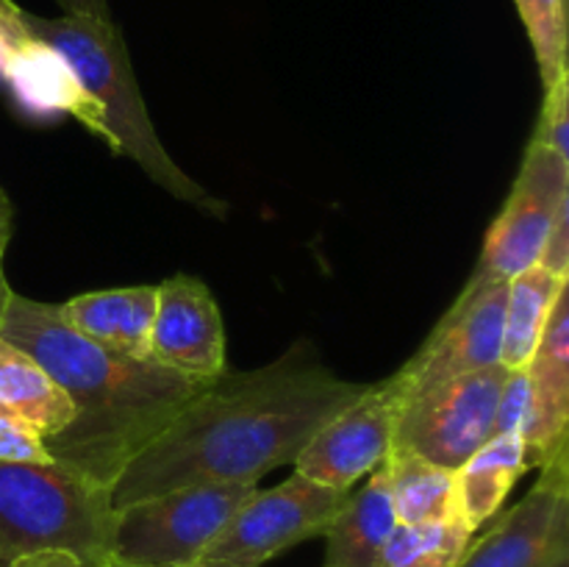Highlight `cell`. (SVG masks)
<instances>
[{
    "label": "cell",
    "instance_id": "obj_1",
    "mask_svg": "<svg viewBox=\"0 0 569 567\" xmlns=\"http://www.w3.org/2000/svg\"><path fill=\"white\" fill-rule=\"evenodd\" d=\"M367 384L326 370L298 345L259 370L217 376L111 487V506L192 484H259L300 450Z\"/></svg>",
    "mask_w": 569,
    "mask_h": 567
},
{
    "label": "cell",
    "instance_id": "obj_2",
    "mask_svg": "<svg viewBox=\"0 0 569 567\" xmlns=\"http://www.w3.org/2000/svg\"><path fill=\"white\" fill-rule=\"evenodd\" d=\"M0 337L33 356L70 398L72 420L42 439L50 459L109 493L133 456L211 384L111 354L67 326L59 304L14 289L0 309Z\"/></svg>",
    "mask_w": 569,
    "mask_h": 567
},
{
    "label": "cell",
    "instance_id": "obj_3",
    "mask_svg": "<svg viewBox=\"0 0 569 567\" xmlns=\"http://www.w3.org/2000/svg\"><path fill=\"white\" fill-rule=\"evenodd\" d=\"M22 20L33 42L59 59L78 92L92 103L98 131L109 139L114 153L137 161L144 176L172 198L217 220L226 217L228 206L183 172L161 145L133 76L126 37L114 20L37 17L28 11H22Z\"/></svg>",
    "mask_w": 569,
    "mask_h": 567
},
{
    "label": "cell",
    "instance_id": "obj_4",
    "mask_svg": "<svg viewBox=\"0 0 569 567\" xmlns=\"http://www.w3.org/2000/svg\"><path fill=\"white\" fill-rule=\"evenodd\" d=\"M109 489L59 461H0V565L39 548H64L87 567L111 559Z\"/></svg>",
    "mask_w": 569,
    "mask_h": 567
},
{
    "label": "cell",
    "instance_id": "obj_5",
    "mask_svg": "<svg viewBox=\"0 0 569 567\" xmlns=\"http://www.w3.org/2000/svg\"><path fill=\"white\" fill-rule=\"evenodd\" d=\"M259 484H192L114 509L111 559L192 567Z\"/></svg>",
    "mask_w": 569,
    "mask_h": 567
},
{
    "label": "cell",
    "instance_id": "obj_6",
    "mask_svg": "<svg viewBox=\"0 0 569 567\" xmlns=\"http://www.w3.org/2000/svg\"><path fill=\"white\" fill-rule=\"evenodd\" d=\"M348 493L295 472L272 489L248 495L198 565L261 567L283 550L326 534Z\"/></svg>",
    "mask_w": 569,
    "mask_h": 567
},
{
    "label": "cell",
    "instance_id": "obj_7",
    "mask_svg": "<svg viewBox=\"0 0 569 567\" xmlns=\"http://www.w3.org/2000/svg\"><path fill=\"white\" fill-rule=\"evenodd\" d=\"M506 376L509 370L498 365L409 398L400 409L392 448L459 470L495 437V411Z\"/></svg>",
    "mask_w": 569,
    "mask_h": 567
},
{
    "label": "cell",
    "instance_id": "obj_8",
    "mask_svg": "<svg viewBox=\"0 0 569 567\" xmlns=\"http://www.w3.org/2000/svg\"><path fill=\"white\" fill-rule=\"evenodd\" d=\"M567 200L569 159L531 139L511 195L487 231L472 281H509L537 265L556 215Z\"/></svg>",
    "mask_w": 569,
    "mask_h": 567
},
{
    "label": "cell",
    "instance_id": "obj_9",
    "mask_svg": "<svg viewBox=\"0 0 569 567\" xmlns=\"http://www.w3.org/2000/svg\"><path fill=\"white\" fill-rule=\"evenodd\" d=\"M509 281H467L431 337L395 376L406 389V400L467 372L500 365L503 315Z\"/></svg>",
    "mask_w": 569,
    "mask_h": 567
},
{
    "label": "cell",
    "instance_id": "obj_10",
    "mask_svg": "<svg viewBox=\"0 0 569 567\" xmlns=\"http://www.w3.org/2000/svg\"><path fill=\"white\" fill-rule=\"evenodd\" d=\"M403 404L406 389L395 372L383 381L367 384L365 392L342 406L300 450L295 472L350 493L359 478L389 456Z\"/></svg>",
    "mask_w": 569,
    "mask_h": 567
},
{
    "label": "cell",
    "instance_id": "obj_11",
    "mask_svg": "<svg viewBox=\"0 0 569 567\" xmlns=\"http://www.w3.org/2000/svg\"><path fill=\"white\" fill-rule=\"evenodd\" d=\"M569 554V448L542 465L526 498L467 545L456 567H550Z\"/></svg>",
    "mask_w": 569,
    "mask_h": 567
},
{
    "label": "cell",
    "instance_id": "obj_12",
    "mask_svg": "<svg viewBox=\"0 0 569 567\" xmlns=\"http://www.w3.org/2000/svg\"><path fill=\"white\" fill-rule=\"evenodd\" d=\"M150 359L194 381H214L228 370L220 306L200 278L178 272L156 284Z\"/></svg>",
    "mask_w": 569,
    "mask_h": 567
},
{
    "label": "cell",
    "instance_id": "obj_13",
    "mask_svg": "<svg viewBox=\"0 0 569 567\" xmlns=\"http://www.w3.org/2000/svg\"><path fill=\"white\" fill-rule=\"evenodd\" d=\"M531 411L522 428L526 467L548 465L567 448L569 428V287L559 295L528 361Z\"/></svg>",
    "mask_w": 569,
    "mask_h": 567
},
{
    "label": "cell",
    "instance_id": "obj_14",
    "mask_svg": "<svg viewBox=\"0 0 569 567\" xmlns=\"http://www.w3.org/2000/svg\"><path fill=\"white\" fill-rule=\"evenodd\" d=\"M59 315L81 337L128 359H150V328L156 317V287L98 289L59 304Z\"/></svg>",
    "mask_w": 569,
    "mask_h": 567
},
{
    "label": "cell",
    "instance_id": "obj_15",
    "mask_svg": "<svg viewBox=\"0 0 569 567\" xmlns=\"http://www.w3.org/2000/svg\"><path fill=\"white\" fill-rule=\"evenodd\" d=\"M398 526L387 472L378 465L370 481L356 493H348L342 509L326 528V559L322 567H378L389 534Z\"/></svg>",
    "mask_w": 569,
    "mask_h": 567
},
{
    "label": "cell",
    "instance_id": "obj_16",
    "mask_svg": "<svg viewBox=\"0 0 569 567\" xmlns=\"http://www.w3.org/2000/svg\"><path fill=\"white\" fill-rule=\"evenodd\" d=\"M0 411L17 417L39 437L61 431L72 420L64 389L33 356L0 337Z\"/></svg>",
    "mask_w": 569,
    "mask_h": 567
},
{
    "label": "cell",
    "instance_id": "obj_17",
    "mask_svg": "<svg viewBox=\"0 0 569 567\" xmlns=\"http://www.w3.org/2000/svg\"><path fill=\"white\" fill-rule=\"evenodd\" d=\"M526 470V450L517 434H495L456 470L459 511L472 531L483 528L498 515L506 495Z\"/></svg>",
    "mask_w": 569,
    "mask_h": 567
},
{
    "label": "cell",
    "instance_id": "obj_18",
    "mask_svg": "<svg viewBox=\"0 0 569 567\" xmlns=\"http://www.w3.org/2000/svg\"><path fill=\"white\" fill-rule=\"evenodd\" d=\"M381 465L398 523H437L461 517L456 470L398 448L389 450Z\"/></svg>",
    "mask_w": 569,
    "mask_h": 567
},
{
    "label": "cell",
    "instance_id": "obj_19",
    "mask_svg": "<svg viewBox=\"0 0 569 567\" xmlns=\"http://www.w3.org/2000/svg\"><path fill=\"white\" fill-rule=\"evenodd\" d=\"M569 287L567 278L533 265L509 278L503 315V345H500V365L506 370H522L531 361L545 322L553 311L559 295Z\"/></svg>",
    "mask_w": 569,
    "mask_h": 567
},
{
    "label": "cell",
    "instance_id": "obj_20",
    "mask_svg": "<svg viewBox=\"0 0 569 567\" xmlns=\"http://www.w3.org/2000/svg\"><path fill=\"white\" fill-rule=\"evenodd\" d=\"M472 534L476 531L467 526L465 517L398 523L383 545L378 567H456L472 543Z\"/></svg>",
    "mask_w": 569,
    "mask_h": 567
},
{
    "label": "cell",
    "instance_id": "obj_21",
    "mask_svg": "<svg viewBox=\"0 0 569 567\" xmlns=\"http://www.w3.org/2000/svg\"><path fill=\"white\" fill-rule=\"evenodd\" d=\"M537 56L542 87L567 78V0H515Z\"/></svg>",
    "mask_w": 569,
    "mask_h": 567
},
{
    "label": "cell",
    "instance_id": "obj_22",
    "mask_svg": "<svg viewBox=\"0 0 569 567\" xmlns=\"http://www.w3.org/2000/svg\"><path fill=\"white\" fill-rule=\"evenodd\" d=\"M569 76L556 81L553 87L545 89V106L542 115H539L537 133H533V142H542L548 148H553L556 153H561L569 159Z\"/></svg>",
    "mask_w": 569,
    "mask_h": 567
},
{
    "label": "cell",
    "instance_id": "obj_23",
    "mask_svg": "<svg viewBox=\"0 0 569 567\" xmlns=\"http://www.w3.org/2000/svg\"><path fill=\"white\" fill-rule=\"evenodd\" d=\"M531 411V378L528 370H509L503 389L498 398V411H495V434H517L522 437V428Z\"/></svg>",
    "mask_w": 569,
    "mask_h": 567
},
{
    "label": "cell",
    "instance_id": "obj_24",
    "mask_svg": "<svg viewBox=\"0 0 569 567\" xmlns=\"http://www.w3.org/2000/svg\"><path fill=\"white\" fill-rule=\"evenodd\" d=\"M0 461H53L42 437L17 417L0 411Z\"/></svg>",
    "mask_w": 569,
    "mask_h": 567
},
{
    "label": "cell",
    "instance_id": "obj_25",
    "mask_svg": "<svg viewBox=\"0 0 569 567\" xmlns=\"http://www.w3.org/2000/svg\"><path fill=\"white\" fill-rule=\"evenodd\" d=\"M537 265L556 272V276L569 278V200L561 203L559 215H556L553 220V228H550L548 239H545Z\"/></svg>",
    "mask_w": 569,
    "mask_h": 567
},
{
    "label": "cell",
    "instance_id": "obj_26",
    "mask_svg": "<svg viewBox=\"0 0 569 567\" xmlns=\"http://www.w3.org/2000/svg\"><path fill=\"white\" fill-rule=\"evenodd\" d=\"M33 48V39L28 33L22 9L14 0H0V50L6 56H22Z\"/></svg>",
    "mask_w": 569,
    "mask_h": 567
},
{
    "label": "cell",
    "instance_id": "obj_27",
    "mask_svg": "<svg viewBox=\"0 0 569 567\" xmlns=\"http://www.w3.org/2000/svg\"><path fill=\"white\" fill-rule=\"evenodd\" d=\"M6 567H87V565H83L81 556H76L72 550L39 548V550H28V554H20Z\"/></svg>",
    "mask_w": 569,
    "mask_h": 567
},
{
    "label": "cell",
    "instance_id": "obj_28",
    "mask_svg": "<svg viewBox=\"0 0 569 567\" xmlns=\"http://www.w3.org/2000/svg\"><path fill=\"white\" fill-rule=\"evenodd\" d=\"M61 6V14L87 17V20H111L109 0H56Z\"/></svg>",
    "mask_w": 569,
    "mask_h": 567
},
{
    "label": "cell",
    "instance_id": "obj_29",
    "mask_svg": "<svg viewBox=\"0 0 569 567\" xmlns=\"http://www.w3.org/2000/svg\"><path fill=\"white\" fill-rule=\"evenodd\" d=\"M11 222H14V209H11L9 195L0 189V270H3V256L11 239Z\"/></svg>",
    "mask_w": 569,
    "mask_h": 567
},
{
    "label": "cell",
    "instance_id": "obj_30",
    "mask_svg": "<svg viewBox=\"0 0 569 567\" xmlns=\"http://www.w3.org/2000/svg\"><path fill=\"white\" fill-rule=\"evenodd\" d=\"M9 292H11V287H9V284H6L3 270H0V309H3V304H6V298H9Z\"/></svg>",
    "mask_w": 569,
    "mask_h": 567
},
{
    "label": "cell",
    "instance_id": "obj_31",
    "mask_svg": "<svg viewBox=\"0 0 569 567\" xmlns=\"http://www.w3.org/2000/svg\"><path fill=\"white\" fill-rule=\"evenodd\" d=\"M100 567H137V565H126V561H117V559H106Z\"/></svg>",
    "mask_w": 569,
    "mask_h": 567
},
{
    "label": "cell",
    "instance_id": "obj_32",
    "mask_svg": "<svg viewBox=\"0 0 569 567\" xmlns=\"http://www.w3.org/2000/svg\"><path fill=\"white\" fill-rule=\"evenodd\" d=\"M550 567H569V554H565V556H559V559L553 561V565Z\"/></svg>",
    "mask_w": 569,
    "mask_h": 567
},
{
    "label": "cell",
    "instance_id": "obj_33",
    "mask_svg": "<svg viewBox=\"0 0 569 567\" xmlns=\"http://www.w3.org/2000/svg\"><path fill=\"white\" fill-rule=\"evenodd\" d=\"M192 567H217V565H192Z\"/></svg>",
    "mask_w": 569,
    "mask_h": 567
},
{
    "label": "cell",
    "instance_id": "obj_34",
    "mask_svg": "<svg viewBox=\"0 0 569 567\" xmlns=\"http://www.w3.org/2000/svg\"><path fill=\"white\" fill-rule=\"evenodd\" d=\"M0 567H3V565H0Z\"/></svg>",
    "mask_w": 569,
    "mask_h": 567
}]
</instances>
